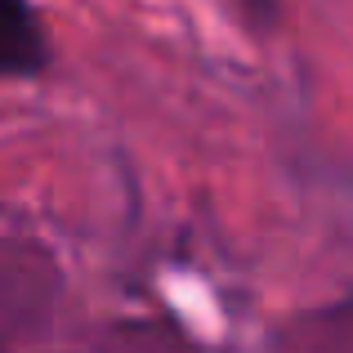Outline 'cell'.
<instances>
[{
    "instance_id": "6da1fadb",
    "label": "cell",
    "mask_w": 353,
    "mask_h": 353,
    "mask_svg": "<svg viewBox=\"0 0 353 353\" xmlns=\"http://www.w3.org/2000/svg\"><path fill=\"white\" fill-rule=\"evenodd\" d=\"M45 32L27 0H0V68L5 77H36L45 72Z\"/></svg>"
}]
</instances>
